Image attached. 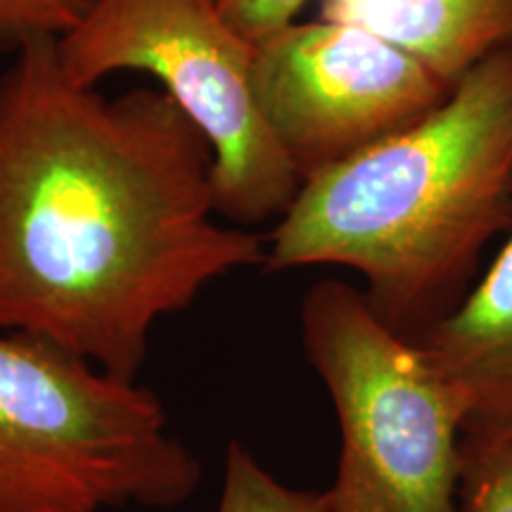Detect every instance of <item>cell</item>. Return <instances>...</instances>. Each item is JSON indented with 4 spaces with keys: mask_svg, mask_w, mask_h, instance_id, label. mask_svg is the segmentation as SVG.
Listing matches in <instances>:
<instances>
[{
    "mask_svg": "<svg viewBox=\"0 0 512 512\" xmlns=\"http://www.w3.org/2000/svg\"><path fill=\"white\" fill-rule=\"evenodd\" d=\"M214 152L162 88L105 98L64 72L57 38L0 76V330L136 380L159 320L266 240L216 221Z\"/></svg>",
    "mask_w": 512,
    "mask_h": 512,
    "instance_id": "1",
    "label": "cell"
},
{
    "mask_svg": "<svg viewBox=\"0 0 512 512\" xmlns=\"http://www.w3.org/2000/svg\"><path fill=\"white\" fill-rule=\"evenodd\" d=\"M510 223L512 43L408 131L306 178L266 238L264 268H351L375 316L418 339L463 302Z\"/></svg>",
    "mask_w": 512,
    "mask_h": 512,
    "instance_id": "2",
    "label": "cell"
},
{
    "mask_svg": "<svg viewBox=\"0 0 512 512\" xmlns=\"http://www.w3.org/2000/svg\"><path fill=\"white\" fill-rule=\"evenodd\" d=\"M202 477L150 387L0 330V512L169 510Z\"/></svg>",
    "mask_w": 512,
    "mask_h": 512,
    "instance_id": "3",
    "label": "cell"
},
{
    "mask_svg": "<svg viewBox=\"0 0 512 512\" xmlns=\"http://www.w3.org/2000/svg\"><path fill=\"white\" fill-rule=\"evenodd\" d=\"M299 325L339 425L325 512H458L463 413L418 344L332 278L304 294Z\"/></svg>",
    "mask_w": 512,
    "mask_h": 512,
    "instance_id": "4",
    "label": "cell"
},
{
    "mask_svg": "<svg viewBox=\"0 0 512 512\" xmlns=\"http://www.w3.org/2000/svg\"><path fill=\"white\" fill-rule=\"evenodd\" d=\"M64 72L81 86L117 72L155 76L214 152L216 211L230 226L278 221L302 178L268 131L252 86L254 43L219 0H95L57 38Z\"/></svg>",
    "mask_w": 512,
    "mask_h": 512,
    "instance_id": "5",
    "label": "cell"
},
{
    "mask_svg": "<svg viewBox=\"0 0 512 512\" xmlns=\"http://www.w3.org/2000/svg\"><path fill=\"white\" fill-rule=\"evenodd\" d=\"M252 86L268 131L304 183L408 131L453 83L370 31L316 17L254 43Z\"/></svg>",
    "mask_w": 512,
    "mask_h": 512,
    "instance_id": "6",
    "label": "cell"
},
{
    "mask_svg": "<svg viewBox=\"0 0 512 512\" xmlns=\"http://www.w3.org/2000/svg\"><path fill=\"white\" fill-rule=\"evenodd\" d=\"M505 235L463 302L413 339L456 396L463 437L512 439V223Z\"/></svg>",
    "mask_w": 512,
    "mask_h": 512,
    "instance_id": "7",
    "label": "cell"
},
{
    "mask_svg": "<svg viewBox=\"0 0 512 512\" xmlns=\"http://www.w3.org/2000/svg\"><path fill=\"white\" fill-rule=\"evenodd\" d=\"M318 17L380 36L448 83L512 43V0H320Z\"/></svg>",
    "mask_w": 512,
    "mask_h": 512,
    "instance_id": "8",
    "label": "cell"
},
{
    "mask_svg": "<svg viewBox=\"0 0 512 512\" xmlns=\"http://www.w3.org/2000/svg\"><path fill=\"white\" fill-rule=\"evenodd\" d=\"M216 512H325V491L280 482L242 441H230Z\"/></svg>",
    "mask_w": 512,
    "mask_h": 512,
    "instance_id": "9",
    "label": "cell"
},
{
    "mask_svg": "<svg viewBox=\"0 0 512 512\" xmlns=\"http://www.w3.org/2000/svg\"><path fill=\"white\" fill-rule=\"evenodd\" d=\"M458 512H512V439L463 437Z\"/></svg>",
    "mask_w": 512,
    "mask_h": 512,
    "instance_id": "10",
    "label": "cell"
},
{
    "mask_svg": "<svg viewBox=\"0 0 512 512\" xmlns=\"http://www.w3.org/2000/svg\"><path fill=\"white\" fill-rule=\"evenodd\" d=\"M93 5L95 0H0V46L15 50L31 38H60Z\"/></svg>",
    "mask_w": 512,
    "mask_h": 512,
    "instance_id": "11",
    "label": "cell"
},
{
    "mask_svg": "<svg viewBox=\"0 0 512 512\" xmlns=\"http://www.w3.org/2000/svg\"><path fill=\"white\" fill-rule=\"evenodd\" d=\"M309 0H219V8L247 41H261L297 19Z\"/></svg>",
    "mask_w": 512,
    "mask_h": 512,
    "instance_id": "12",
    "label": "cell"
}]
</instances>
